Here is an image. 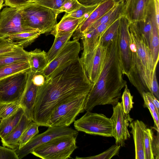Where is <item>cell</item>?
<instances>
[{"label": "cell", "instance_id": "6da1fadb", "mask_svg": "<svg viewBox=\"0 0 159 159\" xmlns=\"http://www.w3.org/2000/svg\"><path fill=\"white\" fill-rule=\"evenodd\" d=\"M89 79L80 58L39 87L34 109L33 121L48 127L54 110L66 101L87 95L93 85Z\"/></svg>", "mask_w": 159, "mask_h": 159}, {"label": "cell", "instance_id": "7a4b0ae2", "mask_svg": "<svg viewBox=\"0 0 159 159\" xmlns=\"http://www.w3.org/2000/svg\"><path fill=\"white\" fill-rule=\"evenodd\" d=\"M123 75L119 57L118 33L106 47L100 74L87 96L84 110L91 111L99 105L116 106L121 97V90L127 84Z\"/></svg>", "mask_w": 159, "mask_h": 159}, {"label": "cell", "instance_id": "3957f363", "mask_svg": "<svg viewBox=\"0 0 159 159\" xmlns=\"http://www.w3.org/2000/svg\"><path fill=\"white\" fill-rule=\"evenodd\" d=\"M131 69L127 77L142 96L143 92L151 93L156 69L146 41L136 22L129 25Z\"/></svg>", "mask_w": 159, "mask_h": 159}, {"label": "cell", "instance_id": "277c9868", "mask_svg": "<svg viewBox=\"0 0 159 159\" xmlns=\"http://www.w3.org/2000/svg\"><path fill=\"white\" fill-rule=\"evenodd\" d=\"M20 8L25 24L42 34L50 32L57 23L58 15L48 8L32 2Z\"/></svg>", "mask_w": 159, "mask_h": 159}, {"label": "cell", "instance_id": "5b68a950", "mask_svg": "<svg viewBox=\"0 0 159 159\" xmlns=\"http://www.w3.org/2000/svg\"><path fill=\"white\" fill-rule=\"evenodd\" d=\"M76 136L54 139L34 148L31 153L43 159H67L77 148Z\"/></svg>", "mask_w": 159, "mask_h": 159}, {"label": "cell", "instance_id": "8992f818", "mask_svg": "<svg viewBox=\"0 0 159 159\" xmlns=\"http://www.w3.org/2000/svg\"><path fill=\"white\" fill-rule=\"evenodd\" d=\"M87 96L75 97L57 107L50 116L48 127L70 125L78 115L84 110Z\"/></svg>", "mask_w": 159, "mask_h": 159}, {"label": "cell", "instance_id": "52a82bcc", "mask_svg": "<svg viewBox=\"0 0 159 159\" xmlns=\"http://www.w3.org/2000/svg\"><path fill=\"white\" fill-rule=\"evenodd\" d=\"M77 130L91 135L112 137L113 124L110 118L102 114L87 112L74 123Z\"/></svg>", "mask_w": 159, "mask_h": 159}, {"label": "cell", "instance_id": "ba28073f", "mask_svg": "<svg viewBox=\"0 0 159 159\" xmlns=\"http://www.w3.org/2000/svg\"><path fill=\"white\" fill-rule=\"evenodd\" d=\"M80 50L78 40L68 41L41 73L46 79L54 76L79 59Z\"/></svg>", "mask_w": 159, "mask_h": 159}, {"label": "cell", "instance_id": "9c48e42d", "mask_svg": "<svg viewBox=\"0 0 159 159\" xmlns=\"http://www.w3.org/2000/svg\"><path fill=\"white\" fill-rule=\"evenodd\" d=\"M38 30L25 24L20 7H7L0 12V37L6 38L14 34Z\"/></svg>", "mask_w": 159, "mask_h": 159}, {"label": "cell", "instance_id": "30bf717a", "mask_svg": "<svg viewBox=\"0 0 159 159\" xmlns=\"http://www.w3.org/2000/svg\"><path fill=\"white\" fill-rule=\"evenodd\" d=\"M29 72H20L0 79V102L20 101L26 87Z\"/></svg>", "mask_w": 159, "mask_h": 159}, {"label": "cell", "instance_id": "8fae6325", "mask_svg": "<svg viewBox=\"0 0 159 159\" xmlns=\"http://www.w3.org/2000/svg\"><path fill=\"white\" fill-rule=\"evenodd\" d=\"M78 131L69 126L49 127L44 132L36 135L20 148L15 150L19 159L26 156L35 148L55 138L66 136H77Z\"/></svg>", "mask_w": 159, "mask_h": 159}, {"label": "cell", "instance_id": "7c38bea8", "mask_svg": "<svg viewBox=\"0 0 159 159\" xmlns=\"http://www.w3.org/2000/svg\"><path fill=\"white\" fill-rule=\"evenodd\" d=\"M113 109V114L110 118L113 124L112 137L115 139L116 144L124 147L125 141L130 138L128 128L133 119L129 114L124 113L121 102H118Z\"/></svg>", "mask_w": 159, "mask_h": 159}, {"label": "cell", "instance_id": "4fadbf2b", "mask_svg": "<svg viewBox=\"0 0 159 159\" xmlns=\"http://www.w3.org/2000/svg\"><path fill=\"white\" fill-rule=\"evenodd\" d=\"M106 48L101 44L100 40L93 50L81 55L80 58L89 79L93 84L97 82L100 74L105 57Z\"/></svg>", "mask_w": 159, "mask_h": 159}, {"label": "cell", "instance_id": "5bb4252c", "mask_svg": "<svg viewBox=\"0 0 159 159\" xmlns=\"http://www.w3.org/2000/svg\"><path fill=\"white\" fill-rule=\"evenodd\" d=\"M124 16L120 18L118 29V49L120 62L123 75L128 76L131 69L129 25Z\"/></svg>", "mask_w": 159, "mask_h": 159}, {"label": "cell", "instance_id": "9a60e30c", "mask_svg": "<svg viewBox=\"0 0 159 159\" xmlns=\"http://www.w3.org/2000/svg\"><path fill=\"white\" fill-rule=\"evenodd\" d=\"M116 2L113 0H106L100 3L90 15L79 25L74 32L73 40H79L86 30L93 23L112 9Z\"/></svg>", "mask_w": 159, "mask_h": 159}, {"label": "cell", "instance_id": "2e32d148", "mask_svg": "<svg viewBox=\"0 0 159 159\" xmlns=\"http://www.w3.org/2000/svg\"><path fill=\"white\" fill-rule=\"evenodd\" d=\"M33 73L30 70L28 72L26 87L20 100V107L23 109L24 114L33 121L34 107L39 87L32 81Z\"/></svg>", "mask_w": 159, "mask_h": 159}, {"label": "cell", "instance_id": "e0dca14e", "mask_svg": "<svg viewBox=\"0 0 159 159\" xmlns=\"http://www.w3.org/2000/svg\"><path fill=\"white\" fill-rule=\"evenodd\" d=\"M150 0H126L123 16L129 22L144 20Z\"/></svg>", "mask_w": 159, "mask_h": 159}, {"label": "cell", "instance_id": "ac0fdd59", "mask_svg": "<svg viewBox=\"0 0 159 159\" xmlns=\"http://www.w3.org/2000/svg\"><path fill=\"white\" fill-rule=\"evenodd\" d=\"M129 126L131 128L135 149V159H146L143 146L144 132L147 128L142 121L137 120L131 122Z\"/></svg>", "mask_w": 159, "mask_h": 159}, {"label": "cell", "instance_id": "d6986e66", "mask_svg": "<svg viewBox=\"0 0 159 159\" xmlns=\"http://www.w3.org/2000/svg\"><path fill=\"white\" fill-rule=\"evenodd\" d=\"M32 121L24 114L16 126L7 135L1 139L2 145L14 150L17 148L22 134Z\"/></svg>", "mask_w": 159, "mask_h": 159}, {"label": "cell", "instance_id": "ffe728a7", "mask_svg": "<svg viewBox=\"0 0 159 159\" xmlns=\"http://www.w3.org/2000/svg\"><path fill=\"white\" fill-rule=\"evenodd\" d=\"M152 26L149 48L152 58L153 66L156 69L159 59V25L157 24L155 11H151L149 13Z\"/></svg>", "mask_w": 159, "mask_h": 159}, {"label": "cell", "instance_id": "44dd1931", "mask_svg": "<svg viewBox=\"0 0 159 159\" xmlns=\"http://www.w3.org/2000/svg\"><path fill=\"white\" fill-rule=\"evenodd\" d=\"M87 17L85 16L77 18L64 15L60 21L50 32V34L55 37L74 32L80 23Z\"/></svg>", "mask_w": 159, "mask_h": 159}, {"label": "cell", "instance_id": "7402d4cb", "mask_svg": "<svg viewBox=\"0 0 159 159\" xmlns=\"http://www.w3.org/2000/svg\"><path fill=\"white\" fill-rule=\"evenodd\" d=\"M29 54L30 71L34 73H41L48 65L47 52L36 48Z\"/></svg>", "mask_w": 159, "mask_h": 159}, {"label": "cell", "instance_id": "603a6c76", "mask_svg": "<svg viewBox=\"0 0 159 159\" xmlns=\"http://www.w3.org/2000/svg\"><path fill=\"white\" fill-rule=\"evenodd\" d=\"M24 112L20 107L13 114L4 119H0V138L2 139L17 125Z\"/></svg>", "mask_w": 159, "mask_h": 159}, {"label": "cell", "instance_id": "cb8c5ba5", "mask_svg": "<svg viewBox=\"0 0 159 159\" xmlns=\"http://www.w3.org/2000/svg\"><path fill=\"white\" fill-rule=\"evenodd\" d=\"M41 34L39 31L35 30L14 34L6 39L15 45L24 48L31 45Z\"/></svg>", "mask_w": 159, "mask_h": 159}, {"label": "cell", "instance_id": "d4e9b609", "mask_svg": "<svg viewBox=\"0 0 159 159\" xmlns=\"http://www.w3.org/2000/svg\"><path fill=\"white\" fill-rule=\"evenodd\" d=\"M29 52L17 46L13 51L0 54V68L17 61L29 60Z\"/></svg>", "mask_w": 159, "mask_h": 159}, {"label": "cell", "instance_id": "484cf974", "mask_svg": "<svg viewBox=\"0 0 159 159\" xmlns=\"http://www.w3.org/2000/svg\"><path fill=\"white\" fill-rule=\"evenodd\" d=\"M30 70L29 60L16 61L0 68V79L18 72Z\"/></svg>", "mask_w": 159, "mask_h": 159}, {"label": "cell", "instance_id": "4316f807", "mask_svg": "<svg viewBox=\"0 0 159 159\" xmlns=\"http://www.w3.org/2000/svg\"><path fill=\"white\" fill-rule=\"evenodd\" d=\"M74 33H69L55 37L54 42L51 47L47 52L48 64L55 57L64 44L70 40Z\"/></svg>", "mask_w": 159, "mask_h": 159}, {"label": "cell", "instance_id": "83f0119b", "mask_svg": "<svg viewBox=\"0 0 159 159\" xmlns=\"http://www.w3.org/2000/svg\"><path fill=\"white\" fill-rule=\"evenodd\" d=\"M153 95L150 92H143L142 97L144 102V107H147L150 111L153 118L154 124L155 125V129L158 132L159 131V112L157 111L152 100Z\"/></svg>", "mask_w": 159, "mask_h": 159}, {"label": "cell", "instance_id": "f1b7e54d", "mask_svg": "<svg viewBox=\"0 0 159 159\" xmlns=\"http://www.w3.org/2000/svg\"><path fill=\"white\" fill-rule=\"evenodd\" d=\"M120 18L112 23L104 31L100 39V43L106 47L118 34Z\"/></svg>", "mask_w": 159, "mask_h": 159}, {"label": "cell", "instance_id": "f546056e", "mask_svg": "<svg viewBox=\"0 0 159 159\" xmlns=\"http://www.w3.org/2000/svg\"><path fill=\"white\" fill-rule=\"evenodd\" d=\"M39 126L36 123L33 121L30 123L22 134L19 141L17 148H21L39 133Z\"/></svg>", "mask_w": 159, "mask_h": 159}, {"label": "cell", "instance_id": "4dcf8cb0", "mask_svg": "<svg viewBox=\"0 0 159 159\" xmlns=\"http://www.w3.org/2000/svg\"><path fill=\"white\" fill-rule=\"evenodd\" d=\"M20 107V101L0 102V119H4L11 115Z\"/></svg>", "mask_w": 159, "mask_h": 159}, {"label": "cell", "instance_id": "1f68e13d", "mask_svg": "<svg viewBox=\"0 0 159 159\" xmlns=\"http://www.w3.org/2000/svg\"><path fill=\"white\" fill-rule=\"evenodd\" d=\"M153 138L152 130L147 128L144 132L143 146L146 159H154L152 150V142Z\"/></svg>", "mask_w": 159, "mask_h": 159}, {"label": "cell", "instance_id": "d6a6232c", "mask_svg": "<svg viewBox=\"0 0 159 159\" xmlns=\"http://www.w3.org/2000/svg\"><path fill=\"white\" fill-rule=\"evenodd\" d=\"M120 146L116 144L111 146L105 151L95 156L85 157H79L76 159H110L119 154Z\"/></svg>", "mask_w": 159, "mask_h": 159}, {"label": "cell", "instance_id": "836d02e7", "mask_svg": "<svg viewBox=\"0 0 159 159\" xmlns=\"http://www.w3.org/2000/svg\"><path fill=\"white\" fill-rule=\"evenodd\" d=\"M135 22L149 47V40L152 30V26L149 15L147 13L146 17L144 20Z\"/></svg>", "mask_w": 159, "mask_h": 159}, {"label": "cell", "instance_id": "e575fe53", "mask_svg": "<svg viewBox=\"0 0 159 159\" xmlns=\"http://www.w3.org/2000/svg\"><path fill=\"white\" fill-rule=\"evenodd\" d=\"M65 0H36L31 2L38 4L50 9L58 15L61 13L60 10Z\"/></svg>", "mask_w": 159, "mask_h": 159}, {"label": "cell", "instance_id": "d590c367", "mask_svg": "<svg viewBox=\"0 0 159 159\" xmlns=\"http://www.w3.org/2000/svg\"><path fill=\"white\" fill-rule=\"evenodd\" d=\"M125 87L124 90L121 97V102L124 113L128 114L133 108L134 103L133 101V96L131 95L127 84Z\"/></svg>", "mask_w": 159, "mask_h": 159}, {"label": "cell", "instance_id": "8d00e7d4", "mask_svg": "<svg viewBox=\"0 0 159 159\" xmlns=\"http://www.w3.org/2000/svg\"><path fill=\"white\" fill-rule=\"evenodd\" d=\"M99 4L91 6H85L82 5L78 9L70 13H66L64 15L77 18L85 16L88 17Z\"/></svg>", "mask_w": 159, "mask_h": 159}, {"label": "cell", "instance_id": "74e56055", "mask_svg": "<svg viewBox=\"0 0 159 159\" xmlns=\"http://www.w3.org/2000/svg\"><path fill=\"white\" fill-rule=\"evenodd\" d=\"M81 5L77 0H65L61 8L60 12L70 13L79 9Z\"/></svg>", "mask_w": 159, "mask_h": 159}, {"label": "cell", "instance_id": "f35d334b", "mask_svg": "<svg viewBox=\"0 0 159 159\" xmlns=\"http://www.w3.org/2000/svg\"><path fill=\"white\" fill-rule=\"evenodd\" d=\"M0 159H19L15 150L0 146Z\"/></svg>", "mask_w": 159, "mask_h": 159}, {"label": "cell", "instance_id": "ab89813d", "mask_svg": "<svg viewBox=\"0 0 159 159\" xmlns=\"http://www.w3.org/2000/svg\"><path fill=\"white\" fill-rule=\"evenodd\" d=\"M17 46L6 39L0 42V54L11 51Z\"/></svg>", "mask_w": 159, "mask_h": 159}, {"label": "cell", "instance_id": "60d3db41", "mask_svg": "<svg viewBox=\"0 0 159 159\" xmlns=\"http://www.w3.org/2000/svg\"><path fill=\"white\" fill-rule=\"evenodd\" d=\"M30 0H4V5L9 7H21L27 4Z\"/></svg>", "mask_w": 159, "mask_h": 159}, {"label": "cell", "instance_id": "b9f144b4", "mask_svg": "<svg viewBox=\"0 0 159 159\" xmlns=\"http://www.w3.org/2000/svg\"><path fill=\"white\" fill-rule=\"evenodd\" d=\"M159 132H157V135L154 137L152 142V150L153 154L156 159H159Z\"/></svg>", "mask_w": 159, "mask_h": 159}, {"label": "cell", "instance_id": "7bdbcfd3", "mask_svg": "<svg viewBox=\"0 0 159 159\" xmlns=\"http://www.w3.org/2000/svg\"><path fill=\"white\" fill-rule=\"evenodd\" d=\"M46 78L42 73H33L32 81L35 85L40 87L44 83Z\"/></svg>", "mask_w": 159, "mask_h": 159}, {"label": "cell", "instance_id": "ee69618b", "mask_svg": "<svg viewBox=\"0 0 159 159\" xmlns=\"http://www.w3.org/2000/svg\"><path fill=\"white\" fill-rule=\"evenodd\" d=\"M151 93L158 100L159 99V86L157 81L156 72L154 74L151 87Z\"/></svg>", "mask_w": 159, "mask_h": 159}, {"label": "cell", "instance_id": "f6af8a7d", "mask_svg": "<svg viewBox=\"0 0 159 159\" xmlns=\"http://www.w3.org/2000/svg\"><path fill=\"white\" fill-rule=\"evenodd\" d=\"M82 5L91 6L99 4L106 0H77Z\"/></svg>", "mask_w": 159, "mask_h": 159}, {"label": "cell", "instance_id": "bcb514c9", "mask_svg": "<svg viewBox=\"0 0 159 159\" xmlns=\"http://www.w3.org/2000/svg\"><path fill=\"white\" fill-rule=\"evenodd\" d=\"M155 11L157 24L159 25V0H154Z\"/></svg>", "mask_w": 159, "mask_h": 159}, {"label": "cell", "instance_id": "7dc6e473", "mask_svg": "<svg viewBox=\"0 0 159 159\" xmlns=\"http://www.w3.org/2000/svg\"><path fill=\"white\" fill-rule=\"evenodd\" d=\"M153 102L154 105L158 112H159V100L157 99L153 95L152 97Z\"/></svg>", "mask_w": 159, "mask_h": 159}, {"label": "cell", "instance_id": "c3c4849f", "mask_svg": "<svg viewBox=\"0 0 159 159\" xmlns=\"http://www.w3.org/2000/svg\"><path fill=\"white\" fill-rule=\"evenodd\" d=\"M4 0H0V12L1 10L4 6Z\"/></svg>", "mask_w": 159, "mask_h": 159}, {"label": "cell", "instance_id": "681fc988", "mask_svg": "<svg viewBox=\"0 0 159 159\" xmlns=\"http://www.w3.org/2000/svg\"><path fill=\"white\" fill-rule=\"evenodd\" d=\"M4 38L0 37V42H1L2 41H3L4 40Z\"/></svg>", "mask_w": 159, "mask_h": 159}, {"label": "cell", "instance_id": "f907efd6", "mask_svg": "<svg viewBox=\"0 0 159 159\" xmlns=\"http://www.w3.org/2000/svg\"><path fill=\"white\" fill-rule=\"evenodd\" d=\"M35 0H30V1L28 3L31 2H34L35 1Z\"/></svg>", "mask_w": 159, "mask_h": 159}, {"label": "cell", "instance_id": "816d5d0a", "mask_svg": "<svg viewBox=\"0 0 159 159\" xmlns=\"http://www.w3.org/2000/svg\"><path fill=\"white\" fill-rule=\"evenodd\" d=\"M115 1L116 2V1H121V0H113Z\"/></svg>", "mask_w": 159, "mask_h": 159}]
</instances>
